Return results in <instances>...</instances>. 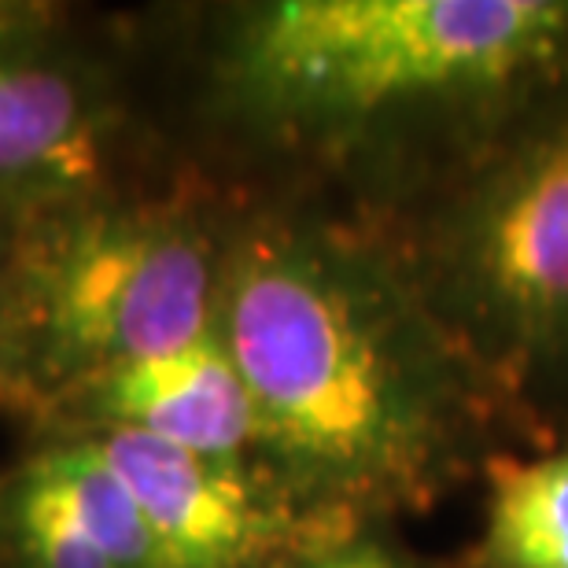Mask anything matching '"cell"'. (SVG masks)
<instances>
[{"instance_id": "1", "label": "cell", "mask_w": 568, "mask_h": 568, "mask_svg": "<svg viewBox=\"0 0 568 568\" xmlns=\"http://www.w3.org/2000/svg\"><path fill=\"white\" fill-rule=\"evenodd\" d=\"M219 336L252 395L258 458L358 525L436 506L503 454L517 399L399 244L281 211L225 225Z\"/></svg>"}, {"instance_id": "2", "label": "cell", "mask_w": 568, "mask_h": 568, "mask_svg": "<svg viewBox=\"0 0 568 568\" xmlns=\"http://www.w3.org/2000/svg\"><path fill=\"white\" fill-rule=\"evenodd\" d=\"M222 82L247 119L292 144H422L447 178L568 93V0L258 4L225 41Z\"/></svg>"}, {"instance_id": "3", "label": "cell", "mask_w": 568, "mask_h": 568, "mask_svg": "<svg viewBox=\"0 0 568 568\" xmlns=\"http://www.w3.org/2000/svg\"><path fill=\"white\" fill-rule=\"evenodd\" d=\"M0 277V392L63 410L133 362L219 328L222 241L185 203L82 200L30 214Z\"/></svg>"}, {"instance_id": "4", "label": "cell", "mask_w": 568, "mask_h": 568, "mask_svg": "<svg viewBox=\"0 0 568 568\" xmlns=\"http://www.w3.org/2000/svg\"><path fill=\"white\" fill-rule=\"evenodd\" d=\"M399 244L428 303L514 395L568 377V93L436 181Z\"/></svg>"}, {"instance_id": "5", "label": "cell", "mask_w": 568, "mask_h": 568, "mask_svg": "<svg viewBox=\"0 0 568 568\" xmlns=\"http://www.w3.org/2000/svg\"><path fill=\"white\" fill-rule=\"evenodd\" d=\"M82 436L138 498L166 568H277L369 528L306 503L263 458H219L130 428Z\"/></svg>"}, {"instance_id": "6", "label": "cell", "mask_w": 568, "mask_h": 568, "mask_svg": "<svg viewBox=\"0 0 568 568\" xmlns=\"http://www.w3.org/2000/svg\"><path fill=\"white\" fill-rule=\"evenodd\" d=\"M108 104L85 74L30 41H0V203L30 214L97 196Z\"/></svg>"}, {"instance_id": "7", "label": "cell", "mask_w": 568, "mask_h": 568, "mask_svg": "<svg viewBox=\"0 0 568 568\" xmlns=\"http://www.w3.org/2000/svg\"><path fill=\"white\" fill-rule=\"evenodd\" d=\"M85 432L130 428L174 447L258 458V417L219 328L192 347L122 366L63 406Z\"/></svg>"}, {"instance_id": "8", "label": "cell", "mask_w": 568, "mask_h": 568, "mask_svg": "<svg viewBox=\"0 0 568 568\" xmlns=\"http://www.w3.org/2000/svg\"><path fill=\"white\" fill-rule=\"evenodd\" d=\"M484 525L469 568H568V447L484 465Z\"/></svg>"}, {"instance_id": "9", "label": "cell", "mask_w": 568, "mask_h": 568, "mask_svg": "<svg viewBox=\"0 0 568 568\" xmlns=\"http://www.w3.org/2000/svg\"><path fill=\"white\" fill-rule=\"evenodd\" d=\"M71 506L78 525L115 568H166L152 525L122 476L85 436L63 439L33 458Z\"/></svg>"}, {"instance_id": "10", "label": "cell", "mask_w": 568, "mask_h": 568, "mask_svg": "<svg viewBox=\"0 0 568 568\" xmlns=\"http://www.w3.org/2000/svg\"><path fill=\"white\" fill-rule=\"evenodd\" d=\"M0 542L11 568H115L33 458L0 495Z\"/></svg>"}, {"instance_id": "11", "label": "cell", "mask_w": 568, "mask_h": 568, "mask_svg": "<svg viewBox=\"0 0 568 568\" xmlns=\"http://www.w3.org/2000/svg\"><path fill=\"white\" fill-rule=\"evenodd\" d=\"M277 568H422V561L410 550H403L399 542L381 536L377 528H362L355 536L328 542V547L292 558Z\"/></svg>"}, {"instance_id": "12", "label": "cell", "mask_w": 568, "mask_h": 568, "mask_svg": "<svg viewBox=\"0 0 568 568\" xmlns=\"http://www.w3.org/2000/svg\"><path fill=\"white\" fill-rule=\"evenodd\" d=\"M52 19V8L0 0V41H33Z\"/></svg>"}, {"instance_id": "13", "label": "cell", "mask_w": 568, "mask_h": 568, "mask_svg": "<svg viewBox=\"0 0 568 568\" xmlns=\"http://www.w3.org/2000/svg\"><path fill=\"white\" fill-rule=\"evenodd\" d=\"M4 258H8V252H0V277H4Z\"/></svg>"}]
</instances>
